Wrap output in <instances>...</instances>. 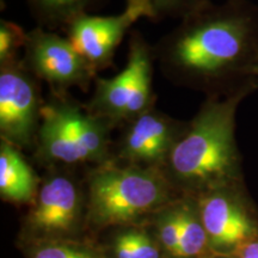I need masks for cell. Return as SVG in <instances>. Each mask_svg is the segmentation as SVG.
<instances>
[{
    "label": "cell",
    "mask_w": 258,
    "mask_h": 258,
    "mask_svg": "<svg viewBox=\"0 0 258 258\" xmlns=\"http://www.w3.org/2000/svg\"><path fill=\"white\" fill-rule=\"evenodd\" d=\"M105 0H25L38 27L47 30L64 29L74 18L104 4Z\"/></svg>",
    "instance_id": "cell-13"
},
{
    "label": "cell",
    "mask_w": 258,
    "mask_h": 258,
    "mask_svg": "<svg viewBox=\"0 0 258 258\" xmlns=\"http://www.w3.org/2000/svg\"><path fill=\"white\" fill-rule=\"evenodd\" d=\"M28 32L15 22L0 21V63L19 59V51L24 49Z\"/></svg>",
    "instance_id": "cell-19"
},
{
    "label": "cell",
    "mask_w": 258,
    "mask_h": 258,
    "mask_svg": "<svg viewBox=\"0 0 258 258\" xmlns=\"http://www.w3.org/2000/svg\"><path fill=\"white\" fill-rule=\"evenodd\" d=\"M232 258H258V237L240 247Z\"/></svg>",
    "instance_id": "cell-20"
},
{
    "label": "cell",
    "mask_w": 258,
    "mask_h": 258,
    "mask_svg": "<svg viewBox=\"0 0 258 258\" xmlns=\"http://www.w3.org/2000/svg\"><path fill=\"white\" fill-rule=\"evenodd\" d=\"M30 258H102V256L89 245L67 239H53L35 241Z\"/></svg>",
    "instance_id": "cell-17"
},
{
    "label": "cell",
    "mask_w": 258,
    "mask_h": 258,
    "mask_svg": "<svg viewBox=\"0 0 258 258\" xmlns=\"http://www.w3.org/2000/svg\"><path fill=\"white\" fill-rule=\"evenodd\" d=\"M41 180L22 150L0 139V196L3 201L31 205Z\"/></svg>",
    "instance_id": "cell-12"
},
{
    "label": "cell",
    "mask_w": 258,
    "mask_h": 258,
    "mask_svg": "<svg viewBox=\"0 0 258 258\" xmlns=\"http://www.w3.org/2000/svg\"><path fill=\"white\" fill-rule=\"evenodd\" d=\"M256 90L225 97H206L190 118L163 167L180 195L196 196L209 189L244 180L237 144V112Z\"/></svg>",
    "instance_id": "cell-2"
},
{
    "label": "cell",
    "mask_w": 258,
    "mask_h": 258,
    "mask_svg": "<svg viewBox=\"0 0 258 258\" xmlns=\"http://www.w3.org/2000/svg\"><path fill=\"white\" fill-rule=\"evenodd\" d=\"M40 83L22 57L0 63V139L22 151L36 145L46 101Z\"/></svg>",
    "instance_id": "cell-8"
},
{
    "label": "cell",
    "mask_w": 258,
    "mask_h": 258,
    "mask_svg": "<svg viewBox=\"0 0 258 258\" xmlns=\"http://www.w3.org/2000/svg\"><path fill=\"white\" fill-rule=\"evenodd\" d=\"M208 258H232L231 256H221V254H213V256Z\"/></svg>",
    "instance_id": "cell-21"
},
{
    "label": "cell",
    "mask_w": 258,
    "mask_h": 258,
    "mask_svg": "<svg viewBox=\"0 0 258 258\" xmlns=\"http://www.w3.org/2000/svg\"><path fill=\"white\" fill-rule=\"evenodd\" d=\"M214 254L232 256L258 237V209L244 180L194 196Z\"/></svg>",
    "instance_id": "cell-7"
},
{
    "label": "cell",
    "mask_w": 258,
    "mask_h": 258,
    "mask_svg": "<svg viewBox=\"0 0 258 258\" xmlns=\"http://www.w3.org/2000/svg\"><path fill=\"white\" fill-rule=\"evenodd\" d=\"M257 83H258V74H257Z\"/></svg>",
    "instance_id": "cell-22"
},
{
    "label": "cell",
    "mask_w": 258,
    "mask_h": 258,
    "mask_svg": "<svg viewBox=\"0 0 258 258\" xmlns=\"http://www.w3.org/2000/svg\"><path fill=\"white\" fill-rule=\"evenodd\" d=\"M180 226V258H208L213 256L207 232L200 217L194 196L182 195L177 200Z\"/></svg>",
    "instance_id": "cell-14"
},
{
    "label": "cell",
    "mask_w": 258,
    "mask_h": 258,
    "mask_svg": "<svg viewBox=\"0 0 258 258\" xmlns=\"http://www.w3.org/2000/svg\"><path fill=\"white\" fill-rule=\"evenodd\" d=\"M22 60L40 82L49 86L50 92H69L72 88L86 92L97 78L69 38L41 27L28 31Z\"/></svg>",
    "instance_id": "cell-9"
},
{
    "label": "cell",
    "mask_w": 258,
    "mask_h": 258,
    "mask_svg": "<svg viewBox=\"0 0 258 258\" xmlns=\"http://www.w3.org/2000/svg\"><path fill=\"white\" fill-rule=\"evenodd\" d=\"M153 46L139 30L131 32L127 62L110 78L97 77L91 98L85 103L88 110L116 128L156 108L157 95L153 89Z\"/></svg>",
    "instance_id": "cell-5"
},
{
    "label": "cell",
    "mask_w": 258,
    "mask_h": 258,
    "mask_svg": "<svg viewBox=\"0 0 258 258\" xmlns=\"http://www.w3.org/2000/svg\"><path fill=\"white\" fill-rule=\"evenodd\" d=\"M115 127L88 110L70 92H50L42 109L35 157L53 167L102 165L114 159Z\"/></svg>",
    "instance_id": "cell-4"
},
{
    "label": "cell",
    "mask_w": 258,
    "mask_h": 258,
    "mask_svg": "<svg viewBox=\"0 0 258 258\" xmlns=\"http://www.w3.org/2000/svg\"><path fill=\"white\" fill-rule=\"evenodd\" d=\"M177 200L150 218L152 220L153 233L166 258H180V226Z\"/></svg>",
    "instance_id": "cell-16"
},
{
    "label": "cell",
    "mask_w": 258,
    "mask_h": 258,
    "mask_svg": "<svg viewBox=\"0 0 258 258\" xmlns=\"http://www.w3.org/2000/svg\"><path fill=\"white\" fill-rule=\"evenodd\" d=\"M86 185L63 167H55L41 180L24 218V234L35 241L63 239L86 222Z\"/></svg>",
    "instance_id": "cell-6"
},
{
    "label": "cell",
    "mask_w": 258,
    "mask_h": 258,
    "mask_svg": "<svg viewBox=\"0 0 258 258\" xmlns=\"http://www.w3.org/2000/svg\"><path fill=\"white\" fill-rule=\"evenodd\" d=\"M188 121L152 108L121 127L114 143V160L163 170L171 151L184 133Z\"/></svg>",
    "instance_id": "cell-10"
},
{
    "label": "cell",
    "mask_w": 258,
    "mask_h": 258,
    "mask_svg": "<svg viewBox=\"0 0 258 258\" xmlns=\"http://www.w3.org/2000/svg\"><path fill=\"white\" fill-rule=\"evenodd\" d=\"M85 185L86 224L97 228L139 225L182 196L161 169L114 159L91 169Z\"/></svg>",
    "instance_id": "cell-3"
},
{
    "label": "cell",
    "mask_w": 258,
    "mask_h": 258,
    "mask_svg": "<svg viewBox=\"0 0 258 258\" xmlns=\"http://www.w3.org/2000/svg\"><path fill=\"white\" fill-rule=\"evenodd\" d=\"M112 258H166L154 233L143 225L121 227L111 244Z\"/></svg>",
    "instance_id": "cell-15"
},
{
    "label": "cell",
    "mask_w": 258,
    "mask_h": 258,
    "mask_svg": "<svg viewBox=\"0 0 258 258\" xmlns=\"http://www.w3.org/2000/svg\"><path fill=\"white\" fill-rule=\"evenodd\" d=\"M140 18H148L145 6L139 0H127L121 14H84L74 18L63 30L73 47L98 73L112 66L116 49L132 25Z\"/></svg>",
    "instance_id": "cell-11"
},
{
    "label": "cell",
    "mask_w": 258,
    "mask_h": 258,
    "mask_svg": "<svg viewBox=\"0 0 258 258\" xmlns=\"http://www.w3.org/2000/svg\"><path fill=\"white\" fill-rule=\"evenodd\" d=\"M156 63L173 85L225 97L258 90V6L225 0L180 19L153 46Z\"/></svg>",
    "instance_id": "cell-1"
},
{
    "label": "cell",
    "mask_w": 258,
    "mask_h": 258,
    "mask_svg": "<svg viewBox=\"0 0 258 258\" xmlns=\"http://www.w3.org/2000/svg\"><path fill=\"white\" fill-rule=\"evenodd\" d=\"M147 10L148 19H183L209 5L212 0H139Z\"/></svg>",
    "instance_id": "cell-18"
}]
</instances>
